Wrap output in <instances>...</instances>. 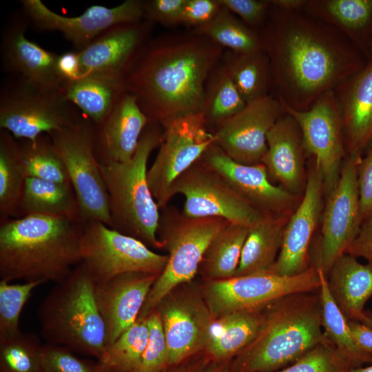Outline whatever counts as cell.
Masks as SVG:
<instances>
[{
    "label": "cell",
    "instance_id": "cell-31",
    "mask_svg": "<svg viewBox=\"0 0 372 372\" xmlns=\"http://www.w3.org/2000/svg\"><path fill=\"white\" fill-rule=\"evenodd\" d=\"M291 216H266L249 229L234 276L269 271L275 263Z\"/></svg>",
    "mask_w": 372,
    "mask_h": 372
},
{
    "label": "cell",
    "instance_id": "cell-4",
    "mask_svg": "<svg viewBox=\"0 0 372 372\" xmlns=\"http://www.w3.org/2000/svg\"><path fill=\"white\" fill-rule=\"evenodd\" d=\"M320 289L286 296L264 309L261 326L231 362V372H273L327 340Z\"/></svg>",
    "mask_w": 372,
    "mask_h": 372
},
{
    "label": "cell",
    "instance_id": "cell-23",
    "mask_svg": "<svg viewBox=\"0 0 372 372\" xmlns=\"http://www.w3.org/2000/svg\"><path fill=\"white\" fill-rule=\"evenodd\" d=\"M158 276L130 272L95 284V299L105 326L107 347L138 320Z\"/></svg>",
    "mask_w": 372,
    "mask_h": 372
},
{
    "label": "cell",
    "instance_id": "cell-18",
    "mask_svg": "<svg viewBox=\"0 0 372 372\" xmlns=\"http://www.w3.org/2000/svg\"><path fill=\"white\" fill-rule=\"evenodd\" d=\"M217 172L242 198L267 216H291L302 196L275 185L262 163L246 165L231 158L215 143L199 160Z\"/></svg>",
    "mask_w": 372,
    "mask_h": 372
},
{
    "label": "cell",
    "instance_id": "cell-39",
    "mask_svg": "<svg viewBox=\"0 0 372 372\" xmlns=\"http://www.w3.org/2000/svg\"><path fill=\"white\" fill-rule=\"evenodd\" d=\"M149 335L147 320L138 318L97 361L101 372H136L145 350Z\"/></svg>",
    "mask_w": 372,
    "mask_h": 372
},
{
    "label": "cell",
    "instance_id": "cell-12",
    "mask_svg": "<svg viewBox=\"0 0 372 372\" xmlns=\"http://www.w3.org/2000/svg\"><path fill=\"white\" fill-rule=\"evenodd\" d=\"M163 127V141L147 173L149 189L160 209L169 205L174 181L216 141L201 113L176 118Z\"/></svg>",
    "mask_w": 372,
    "mask_h": 372
},
{
    "label": "cell",
    "instance_id": "cell-55",
    "mask_svg": "<svg viewBox=\"0 0 372 372\" xmlns=\"http://www.w3.org/2000/svg\"><path fill=\"white\" fill-rule=\"evenodd\" d=\"M360 322L372 328V314L368 311H365Z\"/></svg>",
    "mask_w": 372,
    "mask_h": 372
},
{
    "label": "cell",
    "instance_id": "cell-8",
    "mask_svg": "<svg viewBox=\"0 0 372 372\" xmlns=\"http://www.w3.org/2000/svg\"><path fill=\"white\" fill-rule=\"evenodd\" d=\"M84 115L57 90L10 75L0 90V127L17 140L34 141L70 126Z\"/></svg>",
    "mask_w": 372,
    "mask_h": 372
},
{
    "label": "cell",
    "instance_id": "cell-35",
    "mask_svg": "<svg viewBox=\"0 0 372 372\" xmlns=\"http://www.w3.org/2000/svg\"><path fill=\"white\" fill-rule=\"evenodd\" d=\"M8 131H0V214L1 219L19 218L24 175L19 143Z\"/></svg>",
    "mask_w": 372,
    "mask_h": 372
},
{
    "label": "cell",
    "instance_id": "cell-49",
    "mask_svg": "<svg viewBox=\"0 0 372 372\" xmlns=\"http://www.w3.org/2000/svg\"><path fill=\"white\" fill-rule=\"evenodd\" d=\"M231 360H216L203 350L160 372H231Z\"/></svg>",
    "mask_w": 372,
    "mask_h": 372
},
{
    "label": "cell",
    "instance_id": "cell-57",
    "mask_svg": "<svg viewBox=\"0 0 372 372\" xmlns=\"http://www.w3.org/2000/svg\"><path fill=\"white\" fill-rule=\"evenodd\" d=\"M367 52H368V54H369V56L371 55H372V38L371 39V40H370V41L369 43L368 48H367Z\"/></svg>",
    "mask_w": 372,
    "mask_h": 372
},
{
    "label": "cell",
    "instance_id": "cell-48",
    "mask_svg": "<svg viewBox=\"0 0 372 372\" xmlns=\"http://www.w3.org/2000/svg\"><path fill=\"white\" fill-rule=\"evenodd\" d=\"M357 182L363 223L372 218V145L358 161Z\"/></svg>",
    "mask_w": 372,
    "mask_h": 372
},
{
    "label": "cell",
    "instance_id": "cell-47",
    "mask_svg": "<svg viewBox=\"0 0 372 372\" xmlns=\"http://www.w3.org/2000/svg\"><path fill=\"white\" fill-rule=\"evenodd\" d=\"M186 0H150L144 1L145 19L163 25L181 24Z\"/></svg>",
    "mask_w": 372,
    "mask_h": 372
},
{
    "label": "cell",
    "instance_id": "cell-34",
    "mask_svg": "<svg viewBox=\"0 0 372 372\" xmlns=\"http://www.w3.org/2000/svg\"><path fill=\"white\" fill-rule=\"evenodd\" d=\"M249 229L229 223L216 236L199 267L203 276L209 280H218L235 276Z\"/></svg>",
    "mask_w": 372,
    "mask_h": 372
},
{
    "label": "cell",
    "instance_id": "cell-16",
    "mask_svg": "<svg viewBox=\"0 0 372 372\" xmlns=\"http://www.w3.org/2000/svg\"><path fill=\"white\" fill-rule=\"evenodd\" d=\"M190 284L175 288L155 309L161 316L167 340L168 365L204 350L214 320L201 291Z\"/></svg>",
    "mask_w": 372,
    "mask_h": 372
},
{
    "label": "cell",
    "instance_id": "cell-46",
    "mask_svg": "<svg viewBox=\"0 0 372 372\" xmlns=\"http://www.w3.org/2000/svg\"><path fill=\"white\" fill-rule=\"evenodd\" d=\"M249 27L257 31L263 27L271 5L269 0H217ZM258 32V31H257Z\"/></svg>",
    "mask_w": 372,
    "mask_h": 372
},
{
    "label": "cell",
    "instance_id": "cell-42",
    "mask_svg": "<svg viewBox=\"0 0 372 372\" xmlns=\"http://www.w3.org/2000/svg\"><path fill=\"white\" fill-rule=\"evenodd\" d=\"M41 282L11 284L0 280V339L21 332L19 327L21 311L35 288Z\"/></svg>",
    "mask_w": 372,
    "mask_h": 372
},
{
    "label": "cell",
    "instance_id": "cell-17",
    "mask_svg": "<svg viewBox=\"0 0 372 372\" xmlns=\"http://www.w3.org/2000/svg\"><path fill=\"white\" fill-rule=\"evenodd\" d=\"M21 3L30 23L41 30L60 32L77 51L114 25L145 19L144 1L141 0H126L112 8L92 6L74 17L52 11L41 0H22Z\"/></svg>",
    "mask_w": 372,
    "mask_h": 372
},
{
    "label": "cell",
    "instance_id": "cell-14",
    "mask_svg": "<svg viewBox=\"0 0 372 372\" xmlns=\"http://www.w3.org/2000/svg\"><path fill=\"white\" fill-rule=\"evenodd\" d=\"M282 104L284 112L298 123L307 156L320 166L324 198L335 187L347 156L342 121L339 105L330 91L320 96L305 110H296Z\"/></svg>",
    "mask_w": 372,
    "mask_h": 372
},
{
    "label": "cell",
    "instance_id": "cell-44",
    "mask_svg": "<svg viewBox=\"0 0 372 372\" xmlns=\"http://www.w3.org/2000/svg\"><path fill=\"white\" fill-rule=\"evenodd\" d=\"M149 335L141 362L136 372H160L168 366V349L161 316L157 310L147 317Z\"/></svg>",
    "mask_w": 372,
    "mask_h": 372
},
{
    "label": "cell",
    "instance_id": "cell-36",
    "mask_svg": "<svg viewBox=\"0 0 372 372\" xmlns=\"http://www.w3.org/2000/svg\"><path fill=\"white\" fill-rule=\"evenodd\" d=\"M318 270L320 280L322 325L325 334L353 368L372 362V358L362 351L354 340L348 320L331 295L327 276L320 268L318 267Z\"/></svg>",
    "mask_w": 372,
    "mask_h": 372
},
{
    "label": "cell",
    "instance_id": "cell-38",
    "mask_svg": "<svg viewBox=\"0 0 372 372\" xmlns=\"http://www.w3.org/2000/svg\"><path fill=\"white\" fill-rule=\"evenodd\" d=\"M194 32L230 51L247 52L262 49L259 32L222 6L210 21L195 28Z\"/></svg>",
    "mask_w": 372,
    "mask_h": 372
},
{
    "label": "cell",
    "instance_id": "cell-40",
    "mask_svg": "<svg viewBox=\"0 0 372 372\" xmlns=\"http://www.w3.org/2000/svg\"><path fill=\"white\" fill-rule=\"evenodd\" d=\"M19 146L25 178L70 183L64 163L49 134H41L33 141L21 140Z\"/></svg>",
    "mask_w": 372,
    "mask_h": 372
},
{
    "label": "cell",
    "instance_id": "cell-27",
    "mask_svg": "<svg viewBox=\"0 0 372 372\" xmlns=\"http://www.w3.org/2000/svg\"><path fill=\"white\" fill-rule=\"evenodd\" d=\"M327 284L335 302L348 320L360 322L372 297V262L363 264L345 254L332 267Z\"/></svg>",
    "mask_w": 372,
    "mask_h": 372
},
{
    "label": "cell",
    "instance_id": "cell-29",
    "mask_svg": "<svg viewBox=\"0 0 372 372\" xmlns=\"http://www.w3.org/2000/svg\"><path fill=\"white\" fill-rule=\"evenodd\" d=\"M126 91L125 76H82L65 83L62 92L94 125L109 114Z\"/></svg>",
    "mask_w": 372,
    "mask_h": 372
},
{
    "label": "cell",
    "instance_id": "cell-56",
    "mask_svg": "<svg viewBox=\"0 0 372 372\" xmlns=\"http://www.w3.org/2000/svg\"><path fill=\"white\" fill-rule=\"evenodd\" d=\"M347 372H372V364L367 366L353 368L349 370Z\"/></svg>",
    "mask_w": 372,
    "mask_h": 372
},
{
    "label": "cell",
    "instance_id": "cell-13",
    "mask_svg": "<svg viewBox=\"0 0 372 372\" xmlns=\"http://www.w3.org/2000/svg\"><path fill=\"white\" fill-rule=\"evenodd\" d=\"M181 194L182 213L192 218H221L251 228L267 215L239 196L217 172L198 161L173 183L171 195Z\"/></svg>",
    "mask_w": 372,
    "mask_h": 372
},
{
    "label": "cell",
    "instance_id": "cell-32",
    "mask_svg": "<svg viewBox=\"0 0 372 372\" xmlns=\"http://www.w3.org/2000/svg\"><path fill=\"white\" fill-rule=\"evenodd\" d=\"M31 214L65 216L81 221L76 194L70 183L26 178L19 218Z\"/></svg>",
    "mask_w": 372,
    "mask_h": 372
},
{
    "label": "cell",
    "instance_id": "cell-26",
    "mask_svg": "<svg viewBox=\"0 0 372 372\" xmlns=\"http://www.w3.org/2000/svg\"><path fill=\"white\" fill-rule=\"evenodd\" d=\"M267 143L261 163L270 180L292 194L302 196L307 181V156L294 118L286 113L281 116L268 133Z\"/></svg>",
    "mask_w": 372,
    "mask_h": 372
},
{
    "label": "cell",
    "instance_id": "cell-28",
    "mask_svg": "<svg viewBox=\"0 0 372 372\" xmlns=\"http://www.w3.org/2000/svg\"><path fill=\"white\" fill-rule=\"evenodd\" d=\"M302 11L333 27L368 54L372 0H306Z\"/></svg>",
    "mask_w": 372,
    "mask_h": 372
},
{
    "label": "cell",
    "instance_id": "cell-1",
    "mask_svg": "<svg viewBox=\"0 0 372 372\" xmlns=\"http://www.w3.org/2000/svg\"><path fill=\"white\" fill-rule=\"evenodd\" d=\"M258 32L269 61L273 96L296 110L311 107L367 61L342 33L303 11L271 6Z\"/></svg>",
    "mask_w": 372,
    "mask_h": 372
},
{
    "label": "cell",
    "instance_id": "cell-10",
    "mask_svg": "<svg viewBox=\"0 0 372 372\" xmlns=\"http://www.w3.org/2000/svg\"><path fill=\"white\" fill-rule=\"evenodd\" d=\"M318 267L313 263L297 275L285 276L270 271L208 280L201 289L214 318L229 313L262 309L286 296L320 289Z\"/></svg>",
    "mask_w": 372,
    "mask_h": 372
},
{
    "label": "cell",
    "instance_id": "cell-45",
    "mask_svg": "<svg viewBox=\"0 0 372 372\" xmlns=\"http://www.w3.org/2000/svg\"><path fill=\"white\" fill-rule=\"evenodd\" d=\"M76 354L62 346L43 344V372H101L97 361L83 359Z\"/></svg>",
    "mask_w": 372,
    "mask_h": 372
},
{
    "label": "cell",
    "instance_id": "cell-7",
    "mask_svg": "<svg viewBox=\"0 0 372 372\" xmlns=\"http://www.w3.org/2000/svg\"><path fill=\"white\" fill-rule=\"evenodd\" d=\"M229 223L221 218H192L175 207L161 209L157 237L167 262L153 285L138 318H146L175 288L190 282L216 236Z\"/></svg>",
    "mask_w": 372,
    "mask_h": 372
},
{
    "label": "cell",
    "instance_id": "cell-19",
    "mask_svg": "<svg viewBox=\"0 0 372 372\" xmlns=\"http://www.w3.org/2000/svg\"><path fill=\"white\" fill-rule=\"evenodd\" d=\"M285 114L281 103L270 94L247 103L238 113L214 126L215 143L238 163H261L267 149V134Z\"/></svg>",
    "mask_w": 372,
    "mask_h": 372
},
{
    "label": "cell",
    "instance_id": "cell-24",
    "mask_svg": "<svg viewBox=\"0 0 372 372\" xmlns=\"http://www.w3.org/2000/svg\"><path fill=\"white\" fill-rule=\"evenodd\" d=\"M149 123L136 97L125 91L103 121L94 125V151L99 164L130 160Z\"/></svg>",
    "mask_w": 372,
    "mask_h": 372
},
{
    "label": "cell",
    "instance_id": "cell-2",
    "mask_svg": "<svg viewBox=\"0 0 372 372\" xmlns=\"http://www.w3.org/2000/svg\"><path fill=\"white\" fill-rule=\"evenodd\" d=\"M223 48L193 33L148 41L125 75L149 122L162 127L185 115L200 113L207 79Z\"/></svg>",
    "mask_w": 372,
    "mask_h": 372
},
{
    "label": "cell",
    "instance_id": "cell-25",
    "mask_svg": "<svg viewBox=\"0 0 372 372\" xmlns=\"http://www.w3.org/2000/svg\"><path fill=\"white\" fill-rule=\"evenodd\" d=\"M333 91L340 110L347 156L362 157L372 145V55L362 69Z\"/></svg>",
    "mask_w": 372,
    "mask_h": 372
},
{
    "label": "cell",
    "instance_id": "cell-22",
    "mask_svg": "<svg viewBox=\"0 0 372 372\" xmlns=\"http://www.w3.org/2000/svg\"><path fill=\"white\" fill-rule=\"evenodd\" d=\"M29 20L23 10L8 19L1 32V55L3 68L10 75L54 90H62L65 82L59 74V54L28 40L25 32Z\"/></svg>",
    "mask_w": 372,
    "mask_h": 372
},
{
    "label": "cell",
    "instance_id": "cell-3",
    "mask_svg": "<svg viewBox=\"0 0 372 372\" xmlns=\"http://www.w3.org/2000/svg\"><path fill=\"white\" fill-rule=\"evenodd\" d=\"M1 220L0 280L57 284L81 262L80 220L41 214Z\"/></svg>",
    "mask_w": 372,
    "mask_h": 372
},
{
    "label": "cell",
    "instance_id": "cell-41",
    "mask_svg": "<svg viewBox=\"0 0 372 372\" xmlns=\"http://www.w3.org/2000/svg\"><path fill=\"white\" fill-rule=\"evenodd\" d=\"M42 348L33 333L0 339V372H43Z\"/></svg>",
    "mask_w": 372,
    "mask_h": 372
},
{
    "label": "cell",
    "instance_id": "cell-33",
    "mask_svg": "<svg viewBox=\"0 0 372 372\" xmlns=\"http://www.w3.org/2000/svg\"><path fill=\"white\" fill-rule=\"evenodd\" d=\"M222 63L246 103L269 94L270 65L262 49L247 52L227 50L223 54Z\"/></svg>",
    "mask_w": 372,
    "mask_h": 372
},
{
    "label": "cell",
    "instance_id": "cell-37",
    "mask_svg": "<svg viewBox=\"0 0 372 372\" xmlns=\"http://www.w3.org/2000/svg\"><path fill=\"white\" fill-rule=\"evenodd\" d=\"M246 105L222 63L213 69L205 87L200 113L207 125L216 126Z\"/></svg>",
    "mask_w": 372,
    "mask_h": 372
},
{
    "label": "cell",
    "instance_id": "cell-54",
    "mask_svg": "<svg viewBox=\"0 0 372 372\" xmlns=\"http://www.w3.org/2000/svg\"><path fill=\"white\" fill-rule=\"evenodd\" d=\"M271 7L287 11H302L306 0H269Z\"/></svg>",
    "mask_w": 372,
    "mask_h": 372
},
{
    "label": "cell",
    "instance_id": "cell-50",
    "mask_svg": "<svg viewBox=\"0 0 372 372\" xmlns=\"http://www.w3.org/2000/svg\"><path fill=\"white\" fill-rule=\"evenodd\" d=\"M220 8L217 0H186L181 24L198 28L210 21Z\"/></svg>",
    "mask_w": 372,
    "mask_h": 372
},
{
    "label": "cell",
    "instance_id": "cell-21",
    "mask_svg": "<svg viewBox=\"0 0 372 372\" xmlns=\"http://www.w3.org/2000/svg\"><path fill=\"white\" fill-rule=\"evenodd\" d=\"M152 22L145 19L114 25L79 51L81 76H125L145 45Z\"/></svg>",
    "mask_w": 372,
    "mask_h": 372
},
{
    "label": "cell",
    "instance_id": "cell-15",
    "mask_svg": "<svg viewBox=\"0 0 372 372\" xmlns=\"http://www.w3.org/2000/svg\"><path fill=\"white\" fill-rule=\"evenodd\" d=\"M360 158L346 156L339 180L325 198L319 251L313 263L327 277L335 262L347 254L362 224L357 182V166Z\"/></svg>",
    "mask_w": 372,
    "mask_h": 372
},
{
    "label": "cell",
    "instance_id": "cell-52",
    "mask_svg": "<svg viewBox=\"0 0 372 372\" xmlns=\"http://www.w3.org/2000/svg\"><path fill=\"white\" fill-rule=\"evenodd\" d=\"M56 67L59 75L65 83L80 78L81 62L79 51H68L59 54Z\"/></svg>",
    "mask_w": 372,
    "mask_h": 372
},
{
    "label": "cell",
    "instance_id": "cell-6",
    "mask_svg": "<svg viewBox=\"0 0 372 372\" xmlns=\"http://www.w3.org/2000/svg\"><path fill=\"white\" fill-rule=\"evenodd\" d=\"M163 132L161 125L149 122L130 160L99 164L109 197L111 228L150 249L162 248L157 237L161 209L148 185L147 165L151 153L160 146Z\"/></svg>",
    "mask_w": 372,
    "mask_h": 372
},
{
    "label": "cell",
    "instance_id": "cell-30",
    "mask_svg": "<svg viewBox=\"0 0 372 372\" xmlns=\"http://www.w3.org/2000/svg\"><path fill=\"white\" fill-rule=\"evenodd\" d=\"M264 309L234 311L214 319L204 350L216 360H231L256 336Z\"/></svg>",
    "mask_w": 372,
    "mask_h": 372
},
{
    "label": "cell",
    "instance_id": "cell-20",
    "mask_svg": "<svg viewBox=\"0 0 372 372\" xmlns=\"http://www.w3.org/2000/svg\"><path fill=\"white\" fill-rule=\"evenodd\" d=\"M322 170L309 158L307 181L302 199L287 222L279 255L269 271L290 276L306 271L311 264L310 247L324 208Z\"/></svg>",
    "mask_w": 372,
    "mask_h": 372
},
{
    "label": "cell",
    "instance_id": "cell-11",
    "mask_svg": "<svg viewBox=\"0 0 372 372\" xmlns=\"http://www.w3.org/2000/svg\"><path fill=\"white\" fill-rule=\"evenodd\" d=\"M80 254L95 284L130 272L160 275L168 258L167 254L154 252L138 239L97 220L83 223Z\"/></svg>",
    "mask_w": 372,
    "mask_h": 372
},
{
    "label": "cell",
    "instance_id": "cell-43",
    "mask_svg": "<svg viewBox=\"0 0 372 372\" xmlns=\"http://www.w3.org/2000/svg\"><path fill=\"white\" fill-rule=\"evenodd\" d=\"M350 362L329 338L311 349L291 364L273 372H347Z\"/></svg>",
    "mask_w": 372,
    "mask_h": 372
},
{
    "label": "cell",
    "instance_id": "cell-53",
    "mask_svg": "<svg viewBox=\"0 0 372 372\" xmlns=\"http://www.w3.org/2000/svg\"><path fill=\"white\" fill-rule=\"evenodd\" d=\"M348 324L358 346L372 358V328L355 320H348Z\"/></svg>",
    "mask_w": 372,
    "mask_h": 372
},
{
    "label": "cell",
    "instance_id": "cell-9",
    "mask_svg": "<svg viewBox=\"0 0 372 372\" xmlns=\"http://www.w3.org/2000/svg\"><path fill=\"white\" fill-rule=\"evenodd\" d=\"M94 130V124L83 116L76 123L48 134L65 167L82 223L97 220L111 227L109 197L95 154Z\"/></svg>",
    "mask_w": 372,
    "mask_h": 372
},
{
    "label": "cell",
    "instance_id": "cell-5",
    "mask_svg": "<svg viewBox=\"0 0 372 372\" xmlns=\"http://www.w3.org/2000/svg\"><path fill=\"white\" fill-rule=\"evenodd\" d=\"M94 288L95 283L81 262L50 290L37 311L45 343L101 360L107 349V335Z\"/></svg>",
    "mask_w": 372,
    "mask_h": 372
},
{
    "label": "cell",
    "instance_id": "cell-51",
    "mask_svg": "<svg viewBox=\"0 0 372 372\" xmlns=\"http://www.w3.org/2000/svg\"><path fill=\"white\" fill-rule=\"evenodd\" d=\"M347 254L372 262V218L364 220Z\"/></svg>",
    "mask_w": 372,
    "mask_h": 372
}]
</instances>
